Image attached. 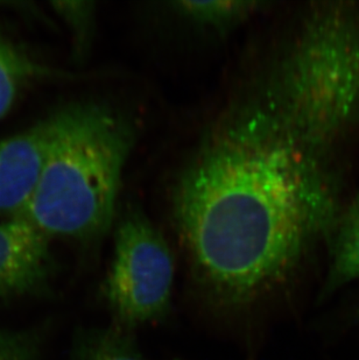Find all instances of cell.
<instances>
[{
    "instance_id": "1",
    "label": "cell",
    "mask_w": 359,
    "mask_h": 360,
    "mask_svg": "<svg viewBox=\"0 0 359 360\" xmlns=\"http://www.w3.org/2000/svg\"><path fill=\"white\" fill-rule=\"evenodd\" d=\"M343 202L339 168L310 153L267 106L215 133L174 198L202 302L245 315L328 243Z\"/></svg>"
},
{
    "instance_id": "9",
    "label": "cell",
    "mask_w": 359,
    "mask_h": 360,
    "mask_svg": "<svg viewBox=\"0 0 359 360\" xmlns=\"http://www.w3.org/2000/svg\"><path fill=\"white\" fill-rule=\"evenodd\" d=\"M68 360H146L132 333L118 328H80Z\"/></svg>"
},
{
    "instance_id": "4",
    "label": "cell",
    "mask_w": 359,
    "mask_h": 360,
    "mask_svg": "<svg viewBox=\"0 0 359 360\" xmlns=\"http://www.w3.org/2000/svg\"><path fill=\"white\" fill-rule=\"evenodd\" d=\"M173 281V255L163 235L144 214H126L115 230L113 258L101 288L115 326L132 333L167 319Z\"/></svg>"
},
{
    "instance_id": "3",
    "label": "cell",
    "mask_w": 359,
    "mask_h": 360,
    "mask_svg": "<svg viewBox=\"0 0 359 360\" xmlns=\"http://www.w3.org/2000/svg\"><path fill=\"white\" fill-rule=\"evenodd\" d=\"M51 136L37 187L12 217L48 238L99 240L111 226L133 129L106 105L82 103L51 113Z\"/></svg>"
},
{
    "instance_id": "6",
    "label": "cell",
    "mask_w": 359,
    "mask_h": 360,
    "mask_svg": "<svg viewBox=\"0 0 359 360\" xmlns=\"http://www.w3.org/2000/svg\"><path fill=\"white\" fill-rule=\"evenodd\" d=\"M51 136L49 116L0 140V214L12 217L34 193Z\"/></svg>"
},
{
    "instance_id": "8",
    "label": "cell",
    "mask_w": 359,
    "mask_h": 360,
    "mask_svg": "<svg viewBox=\"0 0 359 360\" xmlns=\"http://www.w3.org/2000/svg\"><path fill=\"white\" fill-rule=\"evenodd\" d=\"M61 76V72L39 61L21 44L0 35V120L32 85Z\"/></svg>"
},
{
    "instance_id": "10",
    "label": "cell",
    "mask_w": 359,
    "mask_h": 360,
    "mask_svg": "<svg viewBox=\"0 0 359 360\" xmlns=\"http://www.w3.org/2000/svg\"><path fill=\"white\" fill-rule=\"evenodd\" d=\"M257 1H177L174 3L175 10L183 17L209 27L227 28L238 21L250 17L257 7Z\"/></svg>"
},
{
    "instance_id": "5",
    "label": "cell",
    "mask_w": 359,
    "mask_h": 360,
    "mask_svg": "<svg viewBox=\"0 0 359 360\" xmlns=\"http://www.w3.org/2000/svg\"><path fill=\"white\" fill-rule=\"evenodd\" d=\"M51 241L20 218L0 221V304L51 295L56 262Z\"/></svg>"
},
{
    "instance_id": "12",
    "label": "cell",
    "mask_w": 359,
    "mask_h": 360,
    "mask_svg": "<svg viewBox=\"0 0 359 360\" xmlns=\"http://www.w3.org/2000/svg\"><path fill=\"white\" fill-rule=\"evenodd\" d=\"M51 5L54 6V10L67 21V24L73 28L78 49L83 48L82 44H84L88 37L92 12H94V10L89 7L92 3L60 1V3H53Z\"/></svg>"
},
{
    "instance_id": "7",
    "label": "cell",
    "mask_w": 359,
    "mask_h": 360,
    "mask_svg": "<svg viewBox=\"0 0 359 360\" xmlns=\"http://www.w3.org/2000/svg\"><path fill=\"white\" fill-rule=\"evenodd\" d=\"M327 248L329 266L320 299L359 280V193L343 203Z\"/></svg>"
},
{
    "instance_id": "11",
    "label": "cell",
    "mask_w": 359,
    "mask_h": 360,
    "mask_svg": "<svg viewBox=\"0 0 359 360\" xmlns=\"http://www.w3.org/2000/svg\"><path fill=\"white\" fill-rule=\"evenodd\" d=\"M47 326L0 328V360H41Z\"/></svg>"
},
{
    "instance_id": "2",
    "label": "cell",
    "mask_w": 359,
    "mask_h": 360,
    "mask_svg": "<svg viewBox=\"0 0 359 360\" xmlns=\"http://www.w3.org/2000/svg\"><path fill=\"white\" fill-rule=\"evenodd\" d=\"M268 109L317 159H337L359 131V1L314 3L275 68Z\"/></svg>"
}]
</instances>
